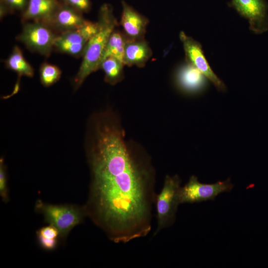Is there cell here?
I'll return each instance as SVG.
<instances>
[{
    "label": "cell",
    "instance_id": "cell-22",
    "mask_svg": "<svg viewBox=\"0 0 268 268\" xmlns=\"http://www.w3.org/2000/svg\"><path fill=\"white\" fill-rule=\"evenodd\" d=\"M29 0H0L8 8L9 10L22 11L26 9Z\"/></svg>",
    "mask_w": 268,
    "mask_h": 268
},
{
    "label": "cell",
    "instance_id": "cell-19",
    "mask_svg": "<svg viewBox=\"0 0 268 268\" xmlns=\"http://www.w3.org/2000/svg\"><path fill=\"white\" fill-rule=\"evenodd\" d=\"M0 195L4 202L9 201L6 166L3 157L0 159Z\"/></svg>",
    "mask_w": 268,
    "mask_h": 268
},
{
    "label": "cell",
    "instance_id": "cell-8",
    "mask_svg": "<svg viewBox=\"0 0 268 268\" xmlns=\"http://www.w3.org/2000/svg\"><path fill=\"white\" fill-rule=\"evenodd\" d=\"M229 6L248 20L249 28L255 33L261 34L268 30V5L265 0H231Z\"/></svg>",
    "mask_w": 268,
    "mask_h": 268
},
{
    "label": "cell",
    "instance_id": "cell-18",
    "mask_svg": "<svg viewBox=\"0 0 268 268\" xmlns=\"http://www.w3.org/2000/svg\"><path fill=\"white\" fill-rule=\"evenodd\" d=\"M39 74L42 84L45 87H49L60 79L62 71L58 67L45 63L41 66Z\"/></svg>",
    "mask_w": 268,
    "mask_h": 268
},
{
    "label": "cell",
    "instance_id": "cell-10",
    "mask_svg": "<svg viewBox=\"0 0 268 268\" xmlns=\"http://www.w3.org/2000/svg\"><path fill=\"white\" fill-rule=\"evenodd\" d=\"M121 24L124 34L129 39H144L148 20L138 13L126 1H122Z\"/></svg>",
    "mask_w": 268,
    "mask_h": 268
},
{
    "label": "cell",
    "instance_id": "cell-9",
    "mask_svg": "<svg viewBox=\"0 0 268 268\" xmlns=\"http://www.w3.org/2000/svg\"><path fill=\"white\" fill-rule=\"evenodd\" d=\"M85 20L82 13L63 2L46 25L61 34L78 29Z\"/></svg>",
    "mask_w": 268,
    "mask_h": 268
},
{
    "label": "cell",
    "instance_id": "cell-6",
    "mask_svg": "<svg viewBox=\"0 0 268 268\" xmlns=\"http://www.w3.org/2000/svg\"><path fill=\"white\" fill-rule=\"evenodd\" d=\"M57 35L46 24L33 21L23 25L18 39L29 50L47 57L54 47Z\"/></svg>",
    "mask_w": 268,
    "mask_h": 268
},
{
    "label": "cell",
    "instance_id": "cell-21",
    "mask_svg": "<svg viewBox=\"0 0 268 268\" xmlns=\"http://www.w3.org/2000/svg\"><path fill=\"white\" fill-rule=\"evenodd\" d=\"M62 1L81 13L88 12L91 7L90 0H62Z\"/></svg>",
    "mask_w": 268,
    "mask_h": 268
},
{
    "label": "cell",
    "instance_id": "cell-13",
    "mask_svg": "<svg viewBox=\"0 0 268 268\" xmlns=\"http://www.w3.org/2000/svg\"><path fill=\"white\" fill-rule=\"evenodd\" d=\"M151 48L145 39L131 40L127 38L123 63L129 67H142L152 56Z\"/></svg>",
    "mask_w": 268,
    "mask_h": 268
},
{
    "label": "cell",
    "instance_id": "cell-3",
    "mask_svg": "<svg viewBox=\"0 0 268 268\" xmlns=\"http://www.w3.org/2000/svg\"><path fill=\"white\" fill-rule=\"evenodd\" d=\"M35 208L36 211L44 216L46 222L58 230L60 238L63 239L87 217L83 206L53 204L39 200Z\"/></svg>",
    "mask_w": 268,
    "mask_h": 268
},
{
    "label": "cell",
    "instance_id": "cell-14",
    "mask_svg": "<svg viewBox=\"0 0 268 268\" xmlns=\"http://www.w3.org/2000/svg\"><path fill=\"white\" fill-rule=\"evenodd\" d=\"M205 78L198 69L188 63L181 67L177 74L179 85L189 92L202 89L205 86Z\"/></svg>",
    "mask_w": 268,
    "mask_h": 268
},
{
    "label": "cell",
    "instance_id": "cell-5",
    "mask_svg": "<svg viewBox=\"0 0 268 268\" xmlns=\"http://www.w3.org/2000/svg\"><path fill=\"white\" fill-rule=\"evenodd\" d=\"M234 185L228 179L214 184L200 183L195 175L192 176L188 183L180 188L179 193L180 204L195 203L207 201H213L216 196L224 192H230Z\"/></svg>",
    "mask_w": 268,
    "mask_h": 268
},
{
    "label": "cell",
    "instance_id": "cell-7",
    "mask_svg": "<svg viewBox=\"0 0 268 268\" xmlns=\"http://www.w3.org/2000/svg\"><path fill=\"white\" fill-rule=\"evenodd\" d=\"M179 38L182 43L187 63L198 69L220 91H225L226 86L213 71L203 52L201 44L182 31Z\"/></svg>",
    "mask_w": 268,
    "mask_h": 268
},
{
    "label": "cell",
    "instance_id": "cell-12",
    "mask_svg": "<svg viewBox=\"0 0 268 268\" xmlns=\"http://www.w3.org/2000/svg\"><path fill=\"white\" fill-rule=\"evenodd\" d=\"M60 3L58 0H29L22 12L23 20H32L46 24L52 17Z\"/></svg>",
    "mask_w": 268,
    "mask_h": 268
},
{
    "label": "cell",
    "instance_id": "cell-20",
    "mask_svg": "<svg viewBox=\"0 0 268 268\" xmlns=\"http://www.w3.org/2000/svg\"><path fill=\"white\" fill-rule=\"evenodd\" d=\"M37 239L56 240L60 238L58 230L54 226L49 225L41 227L36 232Z\"/></svg>",
    "mask_w": 268,
    "mask_h": 268
},
{
    "label": "cell",
    "instance_id": "cell-1",
    "mask_svg": "<svg viewBox=\"0 0 268 268\" xmlns=\"http://www.w3.org/2000/svg\"><path fill=\"white\" fill-rule=\"evenodd\" d=\"M94 119L86 148L91 175L86 216L114 243L145 237L156 195L153 168L127 146L110 114Z\"/></svg>",
    "mask_w": 268,
    "mask_h": 268
},
{
    "label": "cell",
    "instance_id": "cell-11",
    "mask_svg": "<svg viewBox=\"0 0 268 268\" xmlns=\"http://www.w3.org/2000/svg\"><path fill=\"white\" fill-rule=\"evenodd\" d=\"M88 41L77 29L58 34L54 47L61 53L80 57L83 56Z\"/></svg>",
    "mask_w": 268,
    "mask_h": 268
},
{
    "label": "cell",
    "instance_id": "cell-2",
    "mask_svg": "<svg viewBox=\"0 0 268 268\" xmlns=\"http://www.w3.org/2000/svg\"><path fill=\"white\" fill-rule=\"evenodd\" d=\"M97 23V31L87 44L82 63L74 78L75 89H77L91 73L99 69L107 42L118 25L110 4L104 3L101 6Z\"/></svg>",
    "mask_w": 268,
    "mask_h": 268
},
{
    "label": "cell",
    "instance_id": "cell-4",
    "mask_svg": "<svg viewBox=\"0 0 268 268\" xmlns=\"http://www.w3.org/2000/svg\"><path fill=\"white\" fill-rule=\"evenodd\" d=\"M181 179L176 175H166L160 192L156 194L154 205L156 211L157 228L154 235L172 225L176 219L178 205Z\"/></svg>",
    "mask_w": 268,
    "mask_h": 268
},
{
    "label": "cell",
    "instance_id": "cell-17",
    "mask_svg": "<svg viewBox=\"0 0 268 268\" xmlns=\"http://www.w3.org/2000/svg\"><path fill=\"white\" fill-rule=\"evenodd\" d=\"M127 40V38L125 34L114 31L107 42L101 63L106 58L110 57H114L123 62Z\"/></svg>",
    "mask_w": 268,
    "mask_h": 268
},
{
    "label": "cell",
    "instance_id": "cell-16",
    "mask_svg": "<svg viewBox=\"0 0 268 268\" xmlns=\"http://www.w3.org/2000/svg\"><path fill=\"white\" fill-rule=\"evenodd\" d=\"M123 62L114 57H108L100 65L99 69L104 72L105 82L115 85L120 82L124 77Z\"/></svg>",
    "mask_w": 268,
    "mask_h": 268
},
{
    "label": "cell",
    "instance_id": "cell-15",
    "mask_svg": "<svg viewBox=\"0 0 268 268\" xmlns=\"http://www.w3.org/2000/svg\"><path fill=\"white\" fill-rule=\"evenodd\" d=\"M6 67L17 73L19 77H32L34 74L32 67L25 59L20 49L15 46L5 61Z\"/></svg>",
    "mask_w": 268,
    "mask_h": 268
}]
</instances>
